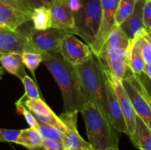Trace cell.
Wrapping results in <instances>:
<instances>
[{"label":"cell","mask_w":151,"mask_h":150,"mask_svg":"<svg viewBox=\"0 0 151 150\" xmlns=\"http://www.w3.org/2000/svg\"><path fill=\"white\" fill-rule=\"evenodd\" d=\"M45 65L61 91L63 112H81L88 101L75 66L70 64L59 52L41 54Z\"/></svg>","instance_id":"obj_1"},{"label":"cell","mask_w":151,"mask_h":150,"mask_svg":"<svg viewBox=\"0 0 151 150\" xmlns=\"http://www.w3.org/2000/svg\"><path fill=\"white\" fill-rule=\"evenodd\" d=\"M75 68L88 101L95 104L105 118L112 124L108 107L104 69L101 62L93 54L90 58L75 66Z\"/></svg>","instance_id":"obj_2"},{"label":"cell","mask_w":151,"mask_h":150,"mask_svg":"<svg viewBox=\"0 0 151 150\" xmlns=\"http://www.w3.org/2000/svg\"><path fill=\"white\" fill-rule=\"evenodd\" d=\"M80 113L85 121L88 142L94 150H106L118 147V131L105 118L95 104L88 101Z\"/></svg>","instance_id":"obj_3"},{"label":"cell","mask_w":151,"mask_h":150,"mask_svg":"<svg viewBox=\"0 0 151 150\" xmlns=\"http://www.w3.org/2000/svg\"><path fill=\"white\" fill-rule=\"evenodd\" d=\"M81 8L74 16L75 34L91 48L96 41L100 25L101 0H81Z\"/></svg>","instance_id":"obj_4"},{"label":"cell","mask_w":151,"mask_h":150,"mask_svg":"<svg viewBox=\"0 0 151 150\" xmlns=\"http://www.w3.org/2000/svg\"><path fill=\"white\" fill-rule=\"evenodd\" d=\"M31 45L38 53L58 52L61 42L65 37L74 34L72 31L51 27L45 30H37L33 27L24 32Z\"/></svg>","instance_id":"obj_5"},{"label":"cell","mask_w":151,"mask_h":150,"mask_svg":"<svg viewBox=\"0 0 151 150\" xmlns=\"http://www.w3.org/2000/svg\"><path fill=\"white\" fill-rule=\"evenodd\" d=\"M120 0H101V21L97 38L91 47L93 54L100 52L108 38L116 27V14Z\"/></svg>","instance_id":"obj_6"},{"label":"cell","mask_w":151,"mask_h":150,"mask_svg":"<svg viewBox=\"0 0 151 150\" xmlns=\"http://www.w3.org/2000/svg\"><path fill=\"white\" fill-rule=\"evenodd\" d=\"M58 52L64 60L73 66L81 64L93 55L89 46L78 39L73 34L65 37Z\"/></svg>","instance_id":"obj_7"},{"label":"cell","mask_w":151,"mask_h":150,"mask_svg":"<svg viewBox=\"0 0 151 150\" xmlns=\"http://www.w3.org/2000/svg\"><path fill=\"white\" fill-rule=\"evenodd\" d=\"M0 49L4 54L37 52L24 32L6 28H0Z\"/></svg>","instance_id":"obj_8"},{"label":"cell","mask_w":151,"mask_h":150,"mask_svg":"<svg viewBox=\"0 0 151 150\" xmlns=\"http://www.w3.org/2000/svg\"><path fill=\"white\" fill-rule=\"evenodd\" d=\"M78 112L66 113L63 112L60 119L67 127V131L63 133L62 142L66 150H94L91 144L85 141L80 135L77 129Z\"/></svg>","instance_id":"obj_9"},{"label":"cell","mask_w":151,"mask_h":150,"mask_svg":"<svg viewBox=\"0 0 151 150\" xmlns=\"http://www.w3.org/2000/svg\"><path fill=\"white\" fill-rule=\"evenodd\" d=\"M103 69H104L105 83H106V94H107L108 107H109V116H110L111 123L118 132H123L128 135L126 122H125V118H124L123 113L121 109L120 103H119L117 95L112 84L111 76L104 67H103Z\"/></svg>","instance_id":"obj_10"},{"label":"cell","mask_w":151,"mask_h":150,"mask_svg":"<svg viewBox=\"0 0 151 150\" xmlns=\"http://www.w3.org/2000/svg\"><path fill=\"white\" fill-rule=\"evenodd\" d=\"M47 7L51 13L52 27L72 31L75 34V13L68 0H53Z\"/></svg>","instance_id":"obj_11"},{"label":"cell","mask_w":151,"mask_h":150,"mask_svg":"<svg viewBox=\"0 0 151 150\" xmlns=\"http://www.w3.org/2000/svg\"><path fill=\"white\" fill-rule=\"evenodd\" d=\"M22 104L34 115L37 120L55 126L62 133H65L67 131V127L60 117L41 98L37 99H26Z\"/></svg>","instance_id":"obj_12"},{"label":"cell","mask_w":151,"mask_h":150,"mask_svg":"<svg viewBox=\"0 0 151 150\" xmlns=\"http://www.w3.org/2000/svg\"><path fill=\"white\" fill-rule=\"evenodd\" d=\"M145 1L146 0H139L132 14L119 26L128 37L131 44L147 34L143 21V12Z\"/></svg>","instance_id":"obj_13"},{"label":"cell","mask_w":151,"mask_h":150,"mask_svg":"<svg viewBox=\"0 0 151 150\" xmlns=\"http://www.w3.org/2000/svg\"><path fill=\"white\" fill-rule=\"evenodd\" d=\"M122 82L137 115L144 121L151 129V109L149 104L128 75L125 74Z\"/></svg>","instance_id":"obj_14"},{"label":"cell","mask_w":151,"mask_h":150,"mask_svg":"<svg viewBox=\"0 0 151 150\" xmlns=\"http://www.w3.org/2000/svg\"><path fill=\"white\" fill-rule=\"evenodd\" d=\"M96 57L101 62L111 77L122 80L128 71V59L124 54L114 51H101Z\"/></svg>","instance_id":"obj_15"},{"label":"cell","mask_w":151,"mask_h":150,"mask_svg":"<svg viewBox=\"0 0 151 150\" xmlns=\"http://www.w3.org/2000/svg\"><path fill=\"white\" fill-rule=\"evenodd\" d=\"M31 21V15L0 0V28L18 30L22 25Z\"/></svg>","instance_id":"obj_16"},{"label":"cell","mask_w":151,"mask_h":150,"mask_svg":"<svg viewBox=\"0 0 151 150\" xmlns=\"http://www.w3.org/2000/svg\"><path fill=\"white\" fill-rule=\"evenodd\" d=\"M111 79L112 84H113V86L116 91V95H117L118 99L120 103L121 109H122L123 116L125 118V122H126L127 128H128V136L130 138L135 131L137 115L134 110L129 97L127 95L126 91L122 85V80L114 79V78L111 77Z\"/></svg>","instance_id":"obj_17"},{"label":"cell","mask_w":151,"mask_h":150,"mask_svg":"<svg viewBox=\"0 0 151 150\" xmlns=\"http://www.w3.org/2000/svg\"><path fill=\"white\" fill-rule=\"evenodd\" d=\"M132 45L133 44H131L128 37L123 32V30L121 29L120 26H116V27L114 28L113 32H111L109 38H108L105 45L103 46L100 52L105 51H116V52L124 54L128 59V63L130 51H131Z\"/></svg>","instance_id":"obj_18"},{"label":"cell","mask_w":151,"mask_h":150,"mask_svg":"<svg viewBox=\"0 0 151 150\" xmlns=\"http://www.w3.org/2000/svg\"><path fill=\"white\" fill-rule=\"evenodd\" d=\"M130 139L139 149L151 150V129L138 116H137L135 131Z\"/></svg>","instance_id":"obj_19"},{"label":"cell","mask_w":151,"mask_h":150,"mask_svg":"<svg viewBox=\"0 0 151 150\" xmlns=\"http://www.w3.org/2000/svg\"><path fill=\"white\" fill-rule=\"evenodd\" d=\"M0 63L3 69L11 74L18 76L22 79L27 75L24 65L22 62V54L16 53H9L3 54L0 57Z\"/></svg>","instance_id":"obj_20"},{"label":"cell","mask_w":151,"mask_h":150,"mask_svg":"<svg viewBox=\"0 0 151 150\" xmlns=\"http://www.w3.org/2000/svg\"><path fill=\"white\" fill-rule=\"evenodd\" d=\"M43 138L39 132L32 127L21 129L19 137L15 141V144H19L26 147L28 149L42 147Z\"/></svg>","instance_id":"obj_21"},{"label":"cell","mask_w":151,"mask_h":150,"mask_svg":"<svg viewBox=\"0 0 151 150\" xmlns=\"http://www.w3.org/2000/svg\"><path fill=\"white\" fill-rule=\"evenodd\" d=\"M32 27L37 30H45L52 27V16L50 10L45 5L35 9L32 14Z\"/></svg>","instance_id":"obj_22"},{"label":"cell","mask_w":151,"mask_h":150,"mask_svg":"<svg viewBox=\"0 0 151 150\" xmlns=\"http://www.w3.org/2000/svg\"><path fill=\"white\" fill-rule=\"evenodd\" d=\"M136 41L133 43L132 47L130 51L128 66L134 73L140 74L142 73H145L146 64L142 55L141 51L137 44H136Z\"/></svg>","instance_id":"obj_23"},{"label":"cell","mask_w":151,"mask_h":150,"mask_svg":"<svg viewBox=\"0 0 151 150\" xmlns=\"http://www.w3.org/2000/svg\"><path fill=\"white\" fill-rule=\"evenodd\" d=\"M139 0H120L116 14V26H119L134 12Z\"/></svg>","instance_id":"obj_24"},{"label":"cell","mask_w":151,"mask_h":150,"mask_svg":"<svg viewBox=\"0 0 151 150\" xmlns=\"http://www.w3.org/2000/svg\"><path fill=\"white\" fill-rule=\"evenodd\" d=\"M1 1L31 16L35 9L44 5L41 0H1Z\"/></svg>","instance_id":"obj_25"},{"label":"cell","mask_w":151,"mask_h":150,"mask_svg":"<svg viewBox=\"0 0 151 150\" xmlns=\"http://www.w3.org/2000/svg\"><path fill=\"white\" fill-rule=\"evenodd\" d=\"M22 81L24 86L25 93L21 97L20 99L17 101L18 102L22 103L24 99H37L40 98L38 88H37L36 85L32 80V78H30L27 74L22 78Z\"/></svg>","instance_id":"obj_26"},{"label":"cell","mask_w":151,"mask_h":150,"mask_svg":"<svg viewBox=\"0 0 151 150\" xmlns=\"http://www.w3.org/2000/svg\"><path fill=\"white\" fill-rule=\"evenodd\" d=\"M22 58L24 65L29 69L35 79V70L43 63L42 54L38 52H24L22 54Z\"/></svg>","instance_id":"obj_27"},{"label":"cell","mask_w":151,"mask_h":150,"mask_svg":"<svg viewBox=\"0 0 151 150\" xmlns=\"http://www.w3.org/2000/svg\"><path fill=\"white\" fill-rule=\"evenodd\" d=\"M38 129L40 135H41L43 139L47 140H56V141H61L63 133L59 129L55 126H51L47 124L43 123L38 120Z\"/></svg>","instance_id":"obj_28"},{"label":"cell","mask_w":151,"mask_h":150,"mask_svg":"<svg viewBox=\"0 0 151 150\" xmlns=\"http://www.w3.org/2000/svg\"><path fill=\"white\" fill-rule=\"evenodd\" d=\"M126 74L129 76V78L131 79V80L132 81V82L134 83V85H135L136 88H137V89L139 90V91L142 94L144 98L145 99L146 101H147V103H148L149 105H150L151 109V96L148 93V91H147V88H145V85L143 83L142 80L141 78H140L139 74L134 73L130 68H128V71H127L126 72Z\"/></svg>","instance_id":"obj_29"},{"label":"cell","mask_w":151,"mask_h":150,"mask_svg":"<svg viewBox=\"0 0 151 150\" xmlns=\"http://www.w3.org/2000/svg\"><path fill=\"white\" fill-rule=\"evenodd\" d=\"M136 44L141 51L145 64L151 66V41L150 38L145 35L139 38L136 41Z\"/></svg>","instance_id":"obj_30"},{"label":"cell","mask_w":151,"mask_h":150,"mask_svg":"<svg viewBox=\"0 0 151 150\" xmlns=\"http://www.w3.org/2000/svg\"><path fill=\"white\" fill-rule=\"evenodd\" d=\"M16 107L17 113L24 116L25 119H26L27 122L29 125V126L34 128V129H36L38 130V126H38V122L36 118L34 116V115L28 109H27V107L22 103H19L16 101Z\"/></svg>","instance_id":"obj_31"},{"label":"cell","mask_w":151,"mask_h":150,"mask_svg":"<svg viewBox=\"0 0 151 150\" xmlns=\"http://www.w3.org/2000/svg\"><path fill=\"white\" fill-rule=\"evenodd\" d=\"M20 130L0 128V142L15 143L20 134Z\"/></svg>","instance_id":"obj_32"},{"label":"cell","mask_w":151,"mask_h":150,"mask_svg":"<svg viewBox=\"0 0 151 150\" xmlns=\"http://www.w3.org/2000/svg\"><path fill=\"white\" fill-rule=\"evenodd\" d=\"M143 21L147 32L151 31V0H146L143 12Z\"/></svg>","instance_id":"obj_33"},{"label":"cell","mask_w":151,"mask_h":150,"mask_svg":"<svg viewBox=\"0 0 151 150\" xmlns=\"http://www.w3.org/2000/svg\"><path fill=\"white\" fill-rule=\"evenodd\" d=\"M42 148L44 150H66L61 141L43 140Z\"/></svg>","instance_id":"obj_34"},{"label":"cell","mask_w":151,"mask_h":150,"mask_svg":"<svg viewBox=\"0 0 151 150\" xmlns=\"http://www.w3.org/2000/svg\"><path fill=\"white\" fill-rule=\"evenodd\" d=\"M145 74L147 75L150 79L151 80V66H147L146 65L145 66Z\"/></svg>","instance_id":"obj_35"},{"label":"cell","mask_w":151,"mask_h":150,"mask_svg":"<svg viewBox=\"0 0 151 150\" xmlns=\"http://www.w3.org/2000/svg\"><path fill=\"white\" fill-rule=\"evenodd\" d=\"M41 1H42V2L44 3V5L47 6L50 2H51V1H52L53 0H41Z\"/></svg>","instance_id":"obj_36"},{"label":"cell","mask_w":151,"mask_h":150,"mask_svg":"<svg viewBox=\"0 0 151 150\" xmlns=\"http://www.w3.org/2000/svg\"><path fill=\"white\" fill-rule=\"evenodd\" d=\"M4 70H3V69H0V80H1V78H2L3 75H4Z\"/></svg>","instance_id":"obj_37"},{"label":"cell","mask_w":151,"mask_h":150,"mask_svg":"<svg viewBox=\"0 0 151 150\" xmlns=\"http://www.w3.org/2000/svg\"><path fill=\"white\" fill-rule=\"evenodd\" d=\"M146 35H147V36L149 38H150V40L151 41V31H150V32H147V34H146Z\"/></svg>","instance_id":"obj_38"},{"label":"cell","mask_w":151,"mask_h":150,"mask_svg":"<svg viewBox=\"0 0 151 150\" xmlns=\"http://www.w3.org/2000/svg\"><path fill=\"white\" fill-rule=\"evenodd\" d=\"M30 150H44L42 147H38V148H35V149H32Z\"/></svg>","instance_id":"obj_39"},{"label":"cell","mask_w":151,"mask_h":150,"mask_svg":"<svg viewBox=\"0 0 151 150\" xmlns=\"http://www.w3.org/2000/svg\"><path fill=\"white\" fill-rule=\"evenodd\" d=\"M106 150H119V148H118V147H115V148L109 149H106Z\"/></svg>","instance_id":"obj_40"},{"label":"cell","mask_w":151,"mask_h":150,"mask_svg":"<svg viewBox=\"0 0 151 150\" xmlns=\"http://www.w3.org/2000/svg\"><path fill=\"white\" fill-rule=\"evenodd\" d=\"M3 54H4V52H3V51H1V49H0V57H1V55H3Z\"/></svg>","instance_id":"obj_41"},{"label":"cell","mask_w":151,"mask_h":150,"mask_svg":"<svg viewBox=\"0 0 151 150\" xmlns=\"http://www.w3.org/2000/svg\"><path fill=\"white\" fill-rule=\"evenodd\" d=\"M2 69V67H1V66H0V69Z\"/></svg>","instance_id":"obj_42"}]
</instances>
